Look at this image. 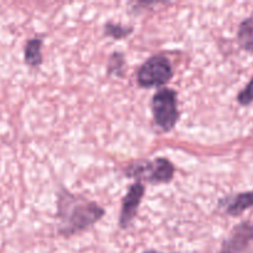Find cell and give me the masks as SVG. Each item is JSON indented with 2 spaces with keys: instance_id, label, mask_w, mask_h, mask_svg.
<instances>
[{
  "instance_id": "obj_8",
  "label": "cell",
  "mask_w": 253,
  "mask_h": 253,
  "mask_svg": "<svg viewBox=\"0 0 253 253\" xmlns=\"http://www.w3.org/2000/svg\"><path fill=\"white\" fill-rule=\"evenodd\" d=\"M42 40L32 39L25 44V62L30 67H39L42 63Z\"/></svg>"
},
{
  "instance_id": "obj_14",
  "label": "cell",
  "mask_w": 253,
  "mask_h": 253,
  "mask_svg": "<svg viewBox=\"0 0 253 253\" xmlns=\"http://www.w3.org/2000/svg\"><path fill=\"white\" fill-rule=\"evenodd\" d=\"M220 253H229V252H226V251H224V250H222V251L220 252Z\"/></svg>"
},
{
  "instance_id": "obj_3",
  "label": "cell",
  "mask_w": 253,
  "mask_h": 253,
  "mask_svg": "<svg viewBox=\"0 0 253 253\" xmlns=\"http://www.w3.org/2000/svg\"><path fill=\"white\" fill-rule=\"evenodd\" d=\"M152 113L155 121L162 130L169 131L178 120L177 95L172 89H162L153 95Z\"/></svg>"
},
{
  "instance_id": "obj_7",
  "label": "cell",
  "mask_w": 253,
  "mask_h": 253,
  "mask_svg": "<svg viewBox=\"0 0 253 253\" xmlns=\"http://www.w3.org/2000/svg\"><path fill=\"white\" fill-rule=\"evenodd\" d=\"M253 207V192L241 193V194L236 195L231 202L229 203L226 208V211L229 215L232 216H237L241 215L242 212L246 211L247 209Z\"/></svg>"
},
{
  "instance_id": "obj_2",
  "label": "cell",
  "mask_w": 253,
  "mask_h": 253,
  "mask_svg": "<svg viewBox=\"0 0 253 253\" xmlns=\"http://www.w3.org/2000/svg\"><path fill=\"white\" fill-rule=\"evenodd\" d=\"M126 174L136 179H143L151 184H162L172 180L174 167L166 158H157L153 162L141 161L128 166Z\"/></svg>"
},
{
  "instance_id": "obj_4",
  "label": "cell",
  "mask_w": 253,
  "mask_h": 253,
  "mask_svg": "<svg viewBox=\"0 0 253 253\" xmlns=\"http://www.w3.org/2000/svg\"><path fill=\"white\" fill-rule=\"evenodd\" d=\"M173 76L169 61L163 56L151 57L138 69L137 81L141 86L152 88L167 83Z\"/></svg>"
},
{
  "instance_id": "obj_13",
  "label": "cell",
  "mask_w": 253,
  "mask_h": 253,
  "mask_svg": "<svg viewBox=\"0 0 253 253\" xmlns=\"http://www.w3.org/2000/svg\"><path fill=\"white\" fill-rule=\"evenodd\" d=\"M143 253H162V252H157V251H146Z\"/></svg>"
},
{
  "instance_id": "obj_10",
  "label": "cell",
  "mask_w": 253,
  "mask_h": 253,
  "mask_svg": "<svg viewBox=\"0 0 253 253\" xmlns=\"http://www.w3.org/2000/svg\"><path fill=\"white\" fill-rule=\"evenodd\" d=\"M132 32V27H124L120 25L115 24H106L105 25V35L113 37L115 40L124 39V37L128 36Z\"/></svg>"
},
{
  "instance_id": "obj_9",
  "label": "cell",
  "mask_w": 253,
  "mask_h": 253,
  "mask_svg": "<svg viewBox=\"0 0 253 253\" xmlns=\"http://www.w3.org/2000/svg\"><path fill=\"white\" fill-rule=\"evenodd\" d=\"M237 37L242 48L253 52V17H249L241 22Z\"/></svg>"
},
{
  "instance_id": "obj_12",
  "label": "cell",
  "mask_w": 253,
  "mask_h": 253,
  "mask_svg": "<svg viewBox=\"0 0 253 253\" xmlns=\"http://www.w3.org/2000/svg\"><path fill=\"white\" fill-rule=\"evenodd\" d=\"M237 101H239L241 105H250L253 101V77L251 82H250V83L245 86L244 90L239 94Z\"/></svg>"
},
{
  "instance_id": "obj_6",
  "label": "cell",
  "mask_w": 253,
  "mask_h": 253,
  "mask_svg": "<svg viewBox=\"0 0 253 253\" xmlns=\"http://www.w3.org/2000/svg\"><path fill=\"white\" fill-rule=\"evenodd\" d=\"M253 241V224L244 222L235 227L232 236L224 244L229 253H250V242Z\"/></svg>"
},
{
  "instance_id": "obj_11",
  "label": "cell",
  "mask_w": 253,
  "mask_h": 253,
  "mask_svg": "<svg viewBox=\"0 0 253 253\" xmlns=\"http://www.w3.org/2000/svg\"><path fill=\"white\" fill-rule=\"evenodd\" d=\"M124 63V57L121 53H114L113 56L110 57L109 59V67H108V71L110 74H120L121 69H123Z\"/></svg>"
},
{
  "instance_id": "obj_1",
  "label": "cell",
  "mask_w": 253,
  "mask_h": 253,
  "mask_svg": "<svg viewBox=\"0 0 253 253\" xmlns=\"http://www.w3.org/2000/svg\"><path fill=\"white\" fill-rule=\"evenodd\" d=\"M103 215L104 210L95 203L74 197L67 192H63L59 197L58 216L61 219L59 231L62 235L71 236L77 234L95 224Z\"/></svg>"
},
{
  "instance_id": "obj_5",
  "label": "cell",
  "mask_w": 253,
  "mask_h": 253,
  "mask_svg": "<svg viewBox=\"0 0 253 253\" xmlns=\"http://www.w3.org/2000/svg\"><path fill=\"white\" fill-rule=\"evenodd\" d=\"M143 193H145V188H143L142 183L140 182L131 185L128 192L126 193L120 214V226L123 229H126L133 220V217H135L138 205H140L141 200H142Z\"/></svg>"
}]
</instances>
